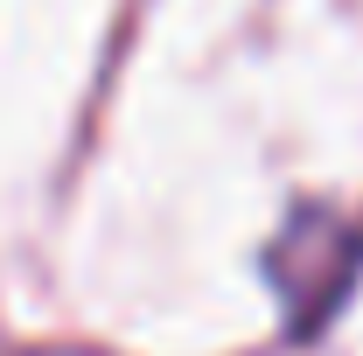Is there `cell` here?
Returning <instances> with one entry per match:
<instances>
[{
    "mask_svg": "<svg viewBox=\"0 0 363 356\" xmlns=\"http://www.w3.org/2000/svg\"><path fill=\"white\" fill-rule=\"evenodd\" d=\"M266 266H272L279 301H286V321L294 328H321L363 266V230L350 217H335V210H301L279 230Z\"/></svg>",
    "mask_w": 363,
    "mask_h": 356,
    "instance_id": "cell-1",
    "label": "cell"
}]
</instances>
